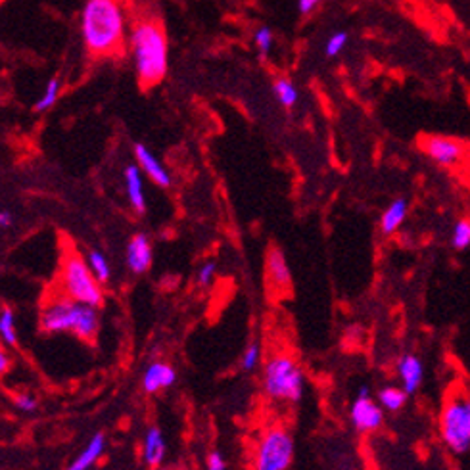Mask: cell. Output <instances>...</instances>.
I'll return each instance as SVG.
<instances>
[{"label":"cell","instance_id":"cell-1","mask_svg":"<svg viewBox=\"0 0 470 470\" xmlns=\"http://www.w3.org/2000/svg\"><path fill=\"white\" fill-rule=\"evenodd\" d=\"M131 16L125 0H85L79 30L89 56L107 60L125 54Z\"/></svg>","mask_w":470,"mask_h":470},{"label":"cell","instance_id":"cell-2","mask_svg":"<svg viewBox=\"0 0 470 470\" xmlns=\"http://www.w3.org/2000/svg\"><path fill=\"white\" fill-rule=\"evenodd\" d=\"M127 47L141 89L158 87L169 72V38L164 21L154 10L132 12Z\"/></svg>","mask_w":470,"mask_h":470},{"label":"cell","instance_id":"cell-3","mask_svg":"<svg viewBox=\"0 0 470 470\" xmlns=\"http://www.w3.org/2000/svg\"><path fill=\"white\" fill-rule=\"evenodd\" d=\"M38 327L47 334H73L85 342H97L100 332V309L73 302L58 294L43 305Z\"/></svg>","mask_w":470,"mask_h":470},{"label":"cell","instance_id":"cell-4","mask_svg":"<svg viewBox=\"0 0 470 470\" xmlns=\"http://www.w3.org/2000/svg\"><path fill=\"white\" fill-rule=\"evenodd\" d=\"M265 396L275 403L295 406L303 399L305 374L298 361L288 354H275L265 361L261 372Z\"/></svg>","mask_w":470,"mask_h":470},{"label":"cell","instance_id":"cell-5","mask_svg":"<svg viewBox=\"0 0 470 470\" xmlns=\"http://www.w3.org/2000/svg\"><path fill=\"white\" fill-rule=\"evenodd\" d=\"M58 285L60 294L65 295V298L98 309L104 305V286L97 280V277L92 275L87 258H83V255L73 248H67L62 252Z\"/></svg>","mask_w":470,"mask_h":470},{"label":"cell","instance_id":"cell-6","mask_svg":"<svg viewBox=\"0 0 470 470\" xmlns=\"http://www.w3.org/2000/svg\"><path fill=\"white\" fill-rule=\"evenodd\" d=\"M295 457L294 436L286 426L265 428L253 449L252 470H290Z\"/></svg>","mask_w":470,"mask_h":470},{"label":"cell","instance_id":"cell-7","mask_svg":"<svg viewBox=\"0 0 470 470\" xmlns=\"http://www.w3.org/2000/svg\"><path fill=\"white\" fill-rule=\"evenodd\" d=\"M440 436L453 455L470 453V396L455 394L440 413Z\"/></svg>","mask_w":470,"mask_h":470},{"label":"cell","instance_id":"cell-8","mask_svg":"<svg viewBox=\"0 0 470 470\" xmlns=\"http://www.w3.org/2000/svg\"><path fill=\"white\" fill-rule=\"evenodd\" d=\"M349 423L359 434H372L384 424V409L371 397V388L361 384L349 406Z\"/></svg>","mask_w":470,"mask_h":470},{"label":"cell","instance_id":"cell-9","mask_svg":"<svg viewBox=\"0 0 470 470\" xmlns=\"http://www.w3.org/2000/svg\"><path fill=\"white\" fill-rule=\"evenodd\" d=\"M419 150L441 167H455L465 158V146L461 141L443 137V134H423L416 141Z\"/></svg>","mask_w":470,"mask_h":470},{"label":"cell","instance_id":"cell-10","mask_svg":"<svg viewBox=\"0 0 470 470\" xmlns=\"http://www.w3.org/2000/svg\"><path fill=\"white\" fill-rule=\"evenodd\" d=\"M265 280L267 288L277 295L290 294L292 273L286 261V255L278 246H269L265 253Z\"/></svg>","mask_w":470,"mask_h":470},{"label":"cell","instance_id":"cell-11","mask_svg":"<svg viewBox=\"0 0 470 470\" xmlns=\"http://www.w3.org/2000/svg\"><path fill=\"white\" fill-rule=\"evenodd\" d=\"M154 261V248L152 242L144 233H134L125 250V263L132 275H144L150 271Z\"/></svg>","mask_w":470,"mask_h":470},{"label":"cell","instance_id":"cell-12","mask_svg":"<svg viewBox=\"0 0 470 470\" xmlns=\"http://www.w3.org/2000/svg\"><path fill=\"white\" fill-rule=\"evenodd\" d=\"M177 382V371L167 361H152L142 372V389L146 394H159Z\"/></svg>","mask_w":470,"mask_h":470},{"label":"cell","instance_id":"cell-13","mask_svg":"<svg viewBox=\"0 0 470 470\" xmlns=\"http://www.w3.org/2000/svg\"><path fill=\"white\" fill-rule=\"evenodd\" d=\"M399 386L406 389L407 396H414L419 392L424 380V363L419 355L414 354H403L396 363Z\"/></svg>","mask_w":470,"mask_h":470},{"label":"cell","instance_id":"cell-14","mask_svg":"<svg viewBox=\"0 0 470 470\" xmlns=\"http://www.w3.org/2000/svg\"><path fill=\"white\" fill-rule=\"evenodd\" d=\"M134 158H137V166L141 167V171H144L146 177L154 184L161 188H169L173 184L171 173L166 169L164 164H161L150 148L144 146L142 142H137L134 144Z\"/></svg>","mask_w":470,"mask_h":470},{"label":"cell","instance_id":"cell-15","mask_svg":"<svg viewBox=\"0 0 470 470\" xmlns=\"http://www.w3.org/2000/svg\"><path fill=\"white\" fill-rule=\"evenodd\" d=\"M167 443L166 436L158 424L146 428L142 438V461L150 470H159L166 461Z\"/></svg>","mask_w":470,"mask_h":470},{"label":"cell","instance_id":"cell-16","mask_svg":"<svg viewBox=\"0 0 470 470\" xmlns=\"http://www.w3.org/2000/svg\"><path fill=\"white\" fill-rule=\"evenodd\" d=\"M124 183H125V192L127 200L137 215L146 213V194H144V184H142V171L137 164H129L124 169Z\"/></svg>","mask_w":470,"mask_h":470},{"label":"cell","instance_id":"cell-17","mask_svg":"<svg viewBox=\"0 0 470 470\" xmlns=\"http://www.w3.org/2000/svg\"><path fill=\"white\" fill-rule=\"evenodd\" d=\"M107 446V438L104 432L92 434V438L87 441V446L83 448L75 459L70 463L65 470H90L94 465L100 461V457L104 455Z\"/></svg>","mask_w":470,"mask_h":470},{"label":"cell","instance_id":"cell-18","mask_svg":"<svg viewBox=\"0 0 470 470\" xmlns=\"http://www.w3.org/2000/svg\"><path fill=\"white\" fill-rule=\"evenodd\" d=\"M407 209H409V201L407 198H396L392 204H389L384 213H382V219H380V231L382 235L389 236L394 235L397 228L403 225L407 218Z\"/></svg>","mask_w":470,"mask_h":470},{"label":"cell","instance_id":"cell-19","mask_svg":"<svg viewBox=\"0 0 470 470\" xmlns=\"http://www.w3.org/2000/svg\"><path fill=\"white\" fill-rule=\"evenodd\" d=\"M376 397H379V406L384 409V413H399L403 407H406V403L409 399L406 389L401 386H382Z\"/></svg>","mask_w":470,"mask_h":470},{"label":"cell","instance_id":"cell-20","mask_svg":"<svg viewBox=\"0 0 470 470\" xmlns=\"http://www.w3.org/2000/svg\"><path fill=\"white\" fill-rule=\"evenodd\" d=\"M273 94H275L277 102L285 107V110H292V107L300 100V90L288 77H277L273 81Z\"/></svg>","mask_w":470,"mask_h":470},{"label":"cell","instance_id":"cell-21","mask_svg":"<svg viewBox=\"0 0 470 470\" xmlns=\"http://www.w3.org/2000/svg\"><path fill=\"white\" fill-rule=\"evenodd\" d=\"M0 342L6 347L18 346V329H16V313L12 307L0 309Z\"/></svg>","mask_w":470,"mask_h":470},{"label":"cell","instance_id":"cell-22","mask_svg":"<svg viewBox=\"0 0 470 470\" xmlns=\"http://www.w3.org/2000/svg\"><path fill=\"white\" fill-rule=\"evenodd\" d=\"M87 263L90 267V271L92 275L97 277V280L100 282V285H107V282H110L112 278V267H110V261H107L106 255L97 250V248H92L87 252Z\"/></svg>","mask_w":470,"mask_h":470},{"label":"cell","instance_id":"cell-23","mask_svg":"<svg viewBox=\"0 0 470 470\" xmlns=\"http://www.w3.org/2000/svg\"><path fill=\"white\" fill-rule=\"evenodd\" d=\"M60 92H62V83H60V79L58 77H54L50 79L43 94H40L38 100L35 102V112L37 114H43V112H48L54 107V104L58 102L60 98Z\"/></svg>","mask_w":470,"mask_h":470},{"label":"cell","instance_id":"cell-24","mask_svg":"<svg viewBox=\"0 0 470 470\" xmlns=\"http://www.w3.org/2000/svg\"><path fill=\"white\" fill-rule=\"evenodd\" d=\"M451 248L457 252H465L470 248V219L461 218L451 228Z\"/></svg>","mask_w":470,"mask_h":470},{"label":"cell","instance_id":"cell-25","mask_svg":"<svg viewBox=\"0 0 470 470\" xmlns=\"http://www.w3.org/2000/svg\"><path fill=\"white\" fill-rule=\"evenodd\" d=\"M273 43H275V35H273V31H271V27L261 25V27H258V30H255V33H253V45H255V48H258L261 60H265V58L269 56V54H271Z\"/></svg>","mask_w":470,"mask_h":470},{"label":"cell","instance_id":"cell-26","mask_svg":"<svg viewBox=\"0 0 470 470\" xmlns=\"http://www.w3.org/2000/svg\"><path fill=\"white\" fill-rule=\"evenodd\" d=\"M261 363V344L258 340H253L246 346L244 354L240 357V369L244 372H253L260 367Z\"/></svg>","mask_w":470,"mask_h":470},{"label":"cell","instance_id":"cell-27","mask_svg":"<svg viewBox=\"0 0 470 470\" xmlns=\"http://www.w3.org/2000/svg\"><path fill=\"white\" fill-rule=\"evenodd\" d=\"M349 40V33L347 31H334L329 38H327V45H325V56L327 58H336L340 56L342 50L346 48Z\"/></svg>","mask_w":470,"mask_h":470},{"label":"cell","instance_id":"cell-28","mask_svg":"<svg viewBox=\"0 0 470 470\" xmlns=\"http://www.w3.org/2000/svg\"><path fill=\"white\" fill-rule=\"evenodd\" d=\"M215 275H218V263H215L213 260H208V261L201 263L198 269V273H196L198 288H201V290L209 288L213 285Z\"/></svg>","mask_w":470,"mask_h":470},{"label":"cell","instance_id":"cell-29","mask_svg":"<svg viewBox=\"0 0 470 470\" xmlns=\"http://www.w3.org/2000/svg\"><path fill=\"white\" fill-rule=\"evenodd\" d=\"M13 406H16L18 411L21 413H35L38 409V399L33 394L20 392L13 396Z\"/></svg>","mask_w":470,"mask_h":470},{"label":"cell","instance_id":"cell-30","mask_svg":"<svg viewBox=\"0 0 470 470\" xmlns=\"http://www.w3.org/2000/svg\"><path fill=\"white\" fill-rule=\"evenodd\" d=\"M206 470H226V461L219 449H213L206 457Z\"/></svg>","mask_w":470,"mask_h":470},{"label":"cell","instance_id":"cell-31","mask_svg":"<svg viewBox=\"0 0 470 470\" xmlns=\"http://www.w3.org/2000/svg\"><path fill=\"white\" fill-rule=\"evenodd\" d=\"M322 3H325V0H298V12L302 16H312Z\"/></svg>","mask_w":470,"mask_h":470},{"label":"cell","instance_id":"cell-32","mask_svg":"<svg viewBox=\"0 0 470 470\" xmlns=\"http://www.w3.org/2000/svg\"><path fill=\"white\" fill-rule=\"evenodd\" d=\"M12 367V357L4 344H0V376H4Z\"/></svg>","mask_w":470,"mask_h":470},{"label":"cell","instance_id":"cell-33","mask_svg":"<svg viewBox=\"0 0 470 470\" xmlns=\"http://www.w3.org/2000/svg\"><path fill=\"white\" fill-rule=\"evenodd\" d=\"M13 223V215L8 209L0 211V228H8Z\"/></svg>","mask_w":470,"mask_h":470},{"label":"cell","instance_id":"cell-34","mask_svg":"<svg viewBox=\"0 0 470 470\" xmlns=\"http://www.w3.org/2000/svg\"><path fill=\"white\" fill-rule=\"evenodd\" d=\"M159 470H186L183 466H167V468H159Z\"/></svg>","mask_w":470,"mask_h":470},{"label":"cell","instance_id":"cell-35","mask_svg":"<svg viewBox=\"0 0 470 470\" xmlns=\"http://www.w3.org/2000/svg\"><path fill=\"white\" fill-rule=\"evenodd\" d=\"M0 3H3V0H0Z\"/></svg>","mask_w":470,"mask_h":470}]
</instances>
